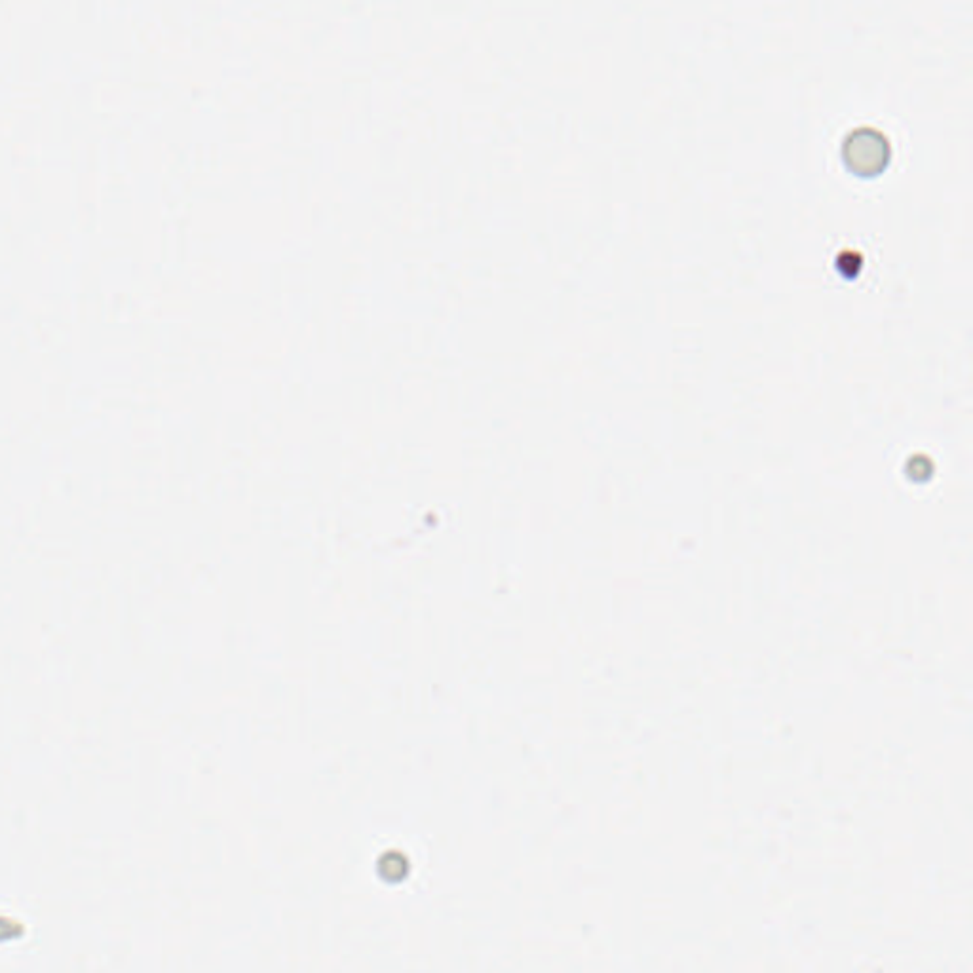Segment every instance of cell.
I'll list each match as a JSON object with an SVG mask.
<instances>
[{
  "mask_svg": "<svg viewBox=\"0 0 973 973\" xmlns=\"http://www.w3.org/2000/svg\"><path fill=\"white\" fill-rule=\"evenodd\" d=\"M892 160V141L875 126H856L840 141V162L844 170L861 181H873L884 175Z\"/></svg>",
  "mask_w": 973,
  "mask_h": 973,
  "instance_id": "cell-1",
  "label": "cell"
},
{
  "mask_svg": "<svg viewBox=\"0 0 973 973\" xmlns=\"http://www.w3.org/2000/svg\"><path fill=\"white\" fill-rule=\"evenodd\" d=\"M409 871V861L400 850H386L377 861V873L386 884H400Z\"/></svg>",
  "mask_w": 973,
  "mask_h": 973,
  "instance_id": "cell-2",
  "label": "cell"
}]
</instances>
